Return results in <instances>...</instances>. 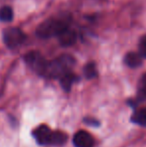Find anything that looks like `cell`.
Masks as SVG:
<instances>
[{"label":"cell","mask_w":146,"mask_h":147,"mask_svg":"<svg viewBox=\"0 0 146 147\" xmlns=\"http://www.w3.org/2000/svg\"><path fill=\"white\" fill-rule=\"evenodd\" d=\"M76 75L72 72H68V73L64 74L62 77H60V82H61V86L63 87V89L66 91H69L72 86V84L74 83V81L76 80Z\"/></svg>","instance_id":"cell-10"},{"label":"cell","mask_w":146,"mask_h":147,"mask_svg":"<svg viewBox=\"0 0 146 147\" xmlns=\"http://www.w3.org/2000/svg\"><path fill=\"white\" fill-rule=\"evenodd\" d=\"M137 97L139 100H146V73L141 76L138 84V91H137Z\"/></svg>","instance_id":"cell-13"},{"label":"cell","mask_w":146,"mask_h":147,"mask_svg":"<svg viewBox=\"0 0 146 147\" xmlns=\"http://www.w3.org/2000/svg\"><path fill=\"white\" fill-rule=\"evenodd\" d=\"M84 75L88 79H92V78L95 77L97 75V70H96L95 64L92 63V62L86 64L85 67H84Z\"/></svg>","instance_id":"cell-14"},{"label":"cell","mask_w":146,"mask_h":147,"mask_svg":"<svg viewBox=\"0 0 146 147\" xmlns=\"http://www.w3.org/2000/svg\"><path fill=\"white\" fill-rule=\"evenodd\" d=\"M67 141V135L62 131H52L50 145H63Z\"/></svg>","instance_id":"cell-9"},{"label":"cell","mask_w":146,"mask_h":147,"mask_svg":"<svg viewBox=\"0 0 146 147\" xmlns=\"http://www.w3.org/2000/svg\"><path fill=\"white\" fill-rule=\"evenodd\" d=\"M26 35L20 28L11 27L3 32V40L9 48H17L25 41Z\"/></svg>","instance_id":"cell-3"},{"label":"cell","mask_w":146,"mask_h":147,"mask_svg":"<svg viewBox=\"0 0 146 147\" xmlns=\"http://www.w3.org/2000/svg\"><path fill=\"white\" fill-rule=\"evenodd\" d=\"M132 121L141 126H146V106L135 111L132 115Z\"/></svg>","instance_id":"cell-11"},{"label":"cell","mask_w":146,"mask_h":147,"mask_svg":"<svg viewBox=\"0 0 146 147\" xmlns=\"http://www.w3.org/2000/svg\"><path fill=\"white\" fill-rule=\"evenodd\" d=\"M73 143L75 147H93L94 139L91 134L88 132L80 130L76 132L73 137Z\"/></svg>","instance_id":"cell-6"},{"label":"cell","mask_w":146,"mask_h":147,"mask_svg":"<svg viewBox=\"0 0 146 147\" xmlns=\"http://www.w3.org/2000/svg\"><path fill=\"white\" fill-rule=\"evenodd\" d=\"M124 62L127 66L131 68H136L141 65L142 63V57L140 56L139 53L136 52H129L125 55Z\"/></svg>","instance_id":"cell-8"},{"label":"cell","mask_w":146,"mask_h":147,"mask_svg":"<svg viewBox=\"0 0 146 147\" xmlns=\"http://www.w3.org/2000/svg\"><path fill=\"white\" fill-rule=\"evenodd\" d=\"M26 64L31 68L33 71L37 72L38 74L44 75L45 71H46L48 62L46 59L42 56L39 52L37 51H31V52L27 53L24 57Z\"/></svg>","instance_id":"cell-4"},{"label":"cell","mask_w":146,"mask_h":147,"mask_svg":"<svg viewBox=\"0 0 146 147\" xmlns=\"http://www.w3.org/2000/svg\"><path fill=\"white\" fill-rule=\"evenodd\" d=\"M33 135L36 141L41 145H50L52 130L46 125H40L34 130Z\"/></svg>","instance_id":"cell-5"},{"label":"cell","mask_w":146,"mask_h":147,"mask_svg":"<svg viewBox=\"0 0 146 147\" xmlns=\"http://www.w3.org/2000/svg\"><path fill=\"white\" fill-rule=\"evenodd\" d=\"M13 19V10L9 6H3L0 8V21L9 22Z\"/></svg>","instance_id":"cell-12"},{"label":"cell","mask_w":146,"mask_h":147,"mask_svg":"<svg viewBox=\"0 0 146 147\" xmlns=\"http://www.w3.org/2000/svg\"><path fill=\"white\" fill-rule=\"evenodd\" d=\"M138 53L142 58H146V35H144L139 41Z\"/></svg>","instance_id":"cell-15"},{"label":"cell","mask_w":146,"mask_h":147,"mask_svg":"<svg viewBox=\"0 0 146 147\" xmlns=\"http://www.w3.org/2000/svg\"><path fill=\"white\" fill-rule=\"evenodd\" d=\"M67 28H69V22L65 18H50L45 20L37 27L36 34L39 38L47 39L53 36H58Z\"/></svg>","instance_id":"cell-1"},{"label":"cell","mask_w":146,"mask_h":147,"mask_svg":"<svg viewBox=\"0 0 146 147\" xmlns=\"http://www.w3.org/2000/svg\"><path fill=\"white\" fill-rule=\"evenodd\" d=\"M75 63V60L72 56L67 54H63L57 57L53 61L48 62L46 71L44 75L52 78H60L64 74L70 72V69Z\"/></svg>","instance_id":"cell-2"},{"label":"cell","mask_w":146,"mask_h":147,"mask_svg":"<svg viewBox=\"0 0 146 147\" xmlns=\"http://www.w3.org/2000/svg\"><path fill=\"white\" fill-rule=\"evenodd\" d=\"M57 37H58L59 43L64 47H68L75 44L76 40H77L76 32L72 29H70V28H67L64 31H62Z\"/></svg>","instance_id":"cell-7"}]
</instances>
